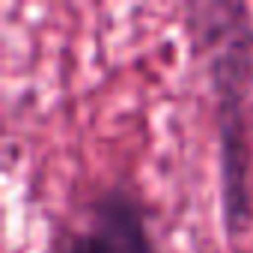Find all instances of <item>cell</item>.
<instances>
[{"label": "cell", "mask_w": 253, "mask_h": 253, "mask_svg": "<svg viewBox=\"0 0 253 253\" xmlns=\"http://www.w3.org/2000/svg\"><path fill=\"white\" fill-rule=\"evenodd\" d=\"M194 27L203 33V51L211 63L217 89V131H220V182L229 229H241L250 217L247 191V134H244V101L250 78L253 33L247 9L235 3H214L194 9Z\"/></svg>", "instance_id": "1"}, {"label": "cell", "mask_w": 253, "mask_h": 253, "mask_svg": "<svg viewBox=\"0 0 253 253\" xmlns=\"http://www.w3.org/2000/svg\"><path fill=\"white\" fill-rule=\"evenodd\" d=\"M60 253H152L143 203L125 188L104 191Z\"/></svg>", "instance_id": "2"}]
</instances>
